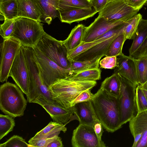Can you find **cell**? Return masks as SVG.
I'll list each match as a JSON object with an SVG mask.
<instances>
[{"mask_svg":"<svg viewBox=\"0 0 147 147\" xmlns=\"http://www.w3.org/2000/svg\"><path fill=\"white\" fill-rule=\"evenodd\" d=\"M91 101L96 116L107 131L113 133L121 127L118 97L100 88Z\"/></svg>","mask_w":147,"mask_h":147,"instance_id":"1","label":"cell"},{"mask_svg":"<svg viewBox=\"0 0 147 147\" xmlns=\"http://www.w3.org/2000/svg\"><path fill=\"white\" fill-rule=\"evenodd\" d=\"M28 71L29 82L27 101L34 103L38 100L54 102L51 98L48 88L42 78L40 68L32 47L22 46Z\"/></svg>","mask_w":147,"mask_h":147,"instance_id":"2","label":"cell"},{"mask_svg":"<svg viewBox=\"0 0 147 147\" xmlns=\"http://www.w3.org/2000/svg\"><path fill=\"white\" fill-rule=\"evenodd\" d=\"M97 84L96 81H76L67 77L58 79L49 88L51 97L56 103L67 108L80 93L92 89Z\"/></svg>","mask_w":147,"mask_h":147,"instance_id":"3","label":"cell"},{"mask_svg":"<svg viewBox=\"0 0 147 147\" xmlns=\"http://www.w3.org/2000/svg\"><path fill=\"white\" fill-rule=\"evenodd\" d=\"M23 92L16 84L7 82L0 87V109L5 114L14 118L24 115L27 100Z\"/></svg>","mask_w":147,"mask_h":147,"instance_id":"4","label":"cell"},{"mask_svg":"<svg viewBox=\"0 0 147 147\" xmlns=\"http://www.w3.org/2000/svg\"><path fill=\"white\" fill-rule=\"evenodd\" d=\"M45 32L43 24L36 20L26 18L15 19L14 31L10 38L24 46H36Z\"/></svg>","mask_w":147,"mask_h":147,"instance_id":"5","label":"cell"},{"mask_svg":"<svg viewBox=\"0 0 147 147\" xmlns=\"http://www.w3.org/2000/svg\"><path fill=\"white\" fill-rule=\"evenodd\" d=\"M117 74L120 82V90L118 99L121 123L122 126L129 122L137 114L136 87L119 74Z\"/></svg>","mask_w":147,"mask_h":147,"instance_id":"6","label":"cell"},{"mask_svg":"<svg viewBox=\"0 0 147 147\" xmlns=\"http://www.w3.org/2000/svg\"><path fill=\"white\" fill-rule=\"evenodd\" d=\"M46 56L61 67L67 69L70 64L68 51L63 41L59 40L45 32L36 46Z\"/></svg>","mask_w":147,"mask_h":147,"instance_id":"7","label":"cell"},{"mask_svg":"<svg viewBox=\"0 0 147 147\" xmlns=\"http://www.w3.org/2000/svg\"><path fill=\"white\" fill-rule=\"evenodd\" d=\"M32 48L38 62L42 78L48 88L57 79L69 76L67 69L61 67L47 57L36 46Z\"/></svg>","mask_w":147,"mask_h":147,"instance_id":"8","label":"cell"},{"mask_svg":"<svg viewBox=\"0 0 147 147\" xmlns=\"http://www.w3.org/2000/svg\"><path fill=\"white\" fill-rule=\"evenodd\" d=\"M138 11L128 5L125 0H115L107 3L98 12V15L109 20L126 22Z\"/></svg>","mask_w":147,"mask_h":147,"instance_id":"9","label":"cell"},{"mask_svg":"<svg viewBox=\"0 0 147 147\" xmlns=\"http://www.w3.org/2000/svg\"><path fill=\"white\" fill-rule=\"evenodd\" d=\"M22 45L20 42L10 38L4 39L1 44L0 81L1 82L7 80L11 67Z\"/></svg>","mask_w":147,"mask_h":147,"instance_id":"10","label":"cell"},{"mask_svg":"<svg viewBox=\"0 0 147 147\" xmlns=\"http://www.w3.org/2000/svg\"><path fill=\"white\" fill-rule=\"evenodd\" d=\"M11 77L17 86L26 96L29 82L28 71L22 45L18 51L10 69Z\"/></svg>","mask_w":147,"mask_h":147,"instance_id":"11","label":"cell"},{"mask_svg":"<svg viewBox=\"0 0 147 147\" xmlns=\"http://www.w3.org/2000/svg\"><path fill=\"white\" fill-rule=\"evenodd\" d=\"M134 140L132 147H147V110L140 112L129 121Z\"/></svg>","mask_w":147,"mask_h":147,"instance_id":"12","label":"cell"},{"mask_svg":"<svg viewBox=\"0 0 147 147\" xmlns=\"http://www.w3.org/2000/svg\"><path fill=\"white\" fill-rule=\"evenodd\" d=\"M71 143L73 147H102L93 127L86 125L79 124L74 130Z\"/></svg>","mask_w":147,"mask_h":147,"instance_id":"13","label":"cell"},{"mask_svg":"<svg viewBox=\"0 0 147 147\" xmlns=\"http://www.w3.org/2000/svg\"><path fill=\"white\" fill-rule=\"evenodd\" d=\"M126 22L109 20L98 15L88 26H86L82 42H93L110 29Z\"/></svg>","mask_w":147,"mask_h":147,"instance_id":"14","label":"cell"},{"mask_svg":"<svg viewBox=\"0 0 147 147\" xmlns=\"http://www.w3.org/2000/svg\"><path fill=\"white\" fill-rule=\"evenodd\" d=\"M117 61L118 65L114 73L119 74L136 87L139 84L136 59L123 54L117 57Z\"/></svg>","mask_w":147,"mask_h":147,"instance_id":"15","label":"cell"},{"mask_svg":"<svg viewBox=\"0 0 147 147\" xmlns=\"http://www.w3.org/2000/svg\"><path fill=\"white\" fill-rule=\"evenodd\" d=\"M34 103L40 105L44 109L54 122L66 125L74 120L72 107L67 108L55 102H49L38 100Z\"/></svg>","mask_w":147,"mask_h":147,"instance_id":"16","label":"cell"},{"mask_svg":"<svg viewBox=\"0 0 147 147\" xmlns=\"http://www.w3.org/2000/svg\"><path fill=\"white\" fill-rule=\"evenodd\" d=\"M18 17L31 19L40 22L43 13L38 0H16Z\"/></svg>","mask_w":147,"mask_h":147,"instance_id":"17","label":"cell"},{"mask_svg":"<svg viewBox=\"0 0 147 147\" xmlns=\"http://www.w3.org/2000/svg\"><path fill=\"white\" fill-rule=\"evenodd\" d=\"M120 34L95 45L75 57L72 60L89 61L97 58H102L105 56L110 44L114 39Z\"/></svg>","mask_w":147,"mask_h":147,"instance_id":"18","label":"cell"},{"mask_svg":"<svg viewBox=\"0 0 147 147\" xmlns=\"http://www.w3.org/2000/svg\"><path fill=\"white\" fill-rule=\"evenodd\" d=\"M98 12L94 8H77L59 12V18L62 22L71 24L85 20Z\"/></svg>","mask_w":147,"mask_h":147,"instance_id":"19","label":"cell"},{"mask_svg":"<svg viewBox=\"0 0 147 147\" xmlns=\"http://www.w3.org/2000/svg\"><path fill=\"white\" fill-rule=\"evenodd\" d=\"M91 101L78 103L72 107L74 119L78 120L79 124L93 126L94 112Z\"/></svg>","mask_w":147,"mask_h":147,"instance_id":"20","label":"cell"},{"mask_svg":"<svg viewBox=\"0 0 147 147\" xmlns=\"http://www.w3.org/2000/svg\"><path fill=\"white\" fill-rule=\"evenodd\" d=\"M59 12L77 8H92L90 0H50Z\"/></svg>","mask_w":147,"mask_h":147,"instance_id":"21","label":"cell"},{"mask_svg":"<svg viewBox=\"0 0 147 147\" xmlns=\"http://www.w3.org/2000/svg\"><path fill=\"white\" fill-rule=\"evenodd\" d=\"M85 28L86 26L82 24L75 26L67 38L63 41L68 51L75 48L81 43Z\"/></svg>","mask_w":147,"mask_h":147,"instance_id":"22","label":"cell"},{"mask_svg":"<svg viewBox=\"0 0 147 147\" xmlns=\"http://www.w3.org/2000/svg\"><path fill=\"white\" fill-rule=\"evenodd\" d=\"M65 125V124L51 121L47 126L37 133L30 139L36 140L59 136L61 131L64 133L66 132L67 129Z\"/></svg>","mask_w":147,"mask_h":147,"instance_id":"23","label":"cell"},{"mask_svg":"<svg viewBox=\"0 0 147 147\" xmlns=\"http://www.w3.org/2000/svg\"><path fill=\"white\" fill-rule=\"evenodd\" d=\"M147 37V20L142 19L135 33L131 46L129 49V55L132 56Z\"/></svg>","mask_w":147,"mask_h":147,"instance_id":"24","label":"cell"},{"mask_svg":"<svg viewBox=\"0 0 147 147\" xmlns=\"http://www.w3.org/2000/svg\"><path fill=\"white\" fill-rule=\"evenodd\" d=\"M101 58H97L89 61H70L69 66L67 69L69 75L89 69L98 68Z\"/></svg>","mask_w":147,"mask_h":147,"instance_id":"25","label":"cell"},{"mask_svg":"<svg viewBox=\"0 0 147 147\" xmlns=\"http://www.w3.org/2000/svg\"><path fill=\"white\" fill-rule=\"evenodd\" d=\"M100 88L111 95L118 97L120 90V82L117 74L114 73L106 78L102 83Z\"/></svg>","mask_w":147,"mask_h":147,"instance_id":"26","label":"cell"},{"mask_svg":"<svg viewBox=\"0 0 147 147\" xmlns=\"http://www.w3.org/2000/svg\"><path fill=\"white\" fill-rule=\"evenodd\" d=\"M101 73L99 68H94L71 74L67 77L76 81H96L101 79Z\"/></svg>","mask_w":147,"mask_h":147,"instance_id":"27","label":"cell"},{"mask_svg":"<svg viewBox=\"0 0 147 147\" xmlns=\"http://www.w3.org/2000/svg\"><path fill=\"white\" fill-rule=\"evenodd\" d=\"M0 15L5 18L15 20L18 17V5L16 0H10L0 3Z\"/></svg>","mask_w":147,"mask_h":147,"instance_id":"28","label":"cell"},{"mask_svg":"<svg viewBox=\"0 0 147 147\" xmlns=\"http://www.w3.org/2000/svg\"><path fill=\"white\" fill-rule=\"evenodd\" d=\"M126 40L123 32L112 41L106 51L105 56H117L123 55L122 48Z\"/></svg>","mask_w":147,"mask_h":147,"instance_id":"29","label":"cell"},{"mask_svg":"<svg viewBox=\"0 0 147 147\" xmlns=\"http://www.w3.org/2000/svg\"><path fill=\"white\" fill-rule=\"evenodd\" d=\"M43 13L44 22L48 24H51L52 20L59 17L58 11L54 7L50 0H38Z\"/></svg>","mask_w":147,"mask_h":147,"instance_id":"30","label":"cell"},{"mask_svg":"<svg viewBox=\"0 0 147 147\" xmlns=\"http://www.w3.org/2000/svg\"><path fill=\"white\" fill-rule=\"evenodd\" d=\"M142 18L141 14H137L126 23L123 29V32L126 40L132 39Z\"/></svg>","mask_w":147,"mask_h":147,"instance_id":"31","label":"cell"},{"mask_svg":"<svg viewBox=\"0 0 147 147\" xmlns=\"http://www.w3.org/2000/svg\"><path fill=\"white\" fill-rule=\"evenodd\" d=\"M15 125L13 117L8 115H0V140L13 131Z\"/></svg>","mask_w":147,"mask_h":147,"instance_id":"32","label":"cell"},{"mask_svg":"<svg viewBox=\"0 0 147 147\" xmlns=\"http://www.w3.org/2000/svg\"><path fill=\"white\" fill-rule=\"evenodd\" d=\"M106 39L104 38H101L92 42H82L78 47L68 51V59L70 61L72 60L75 57L92 46Z\"/></svg>","mask_w":147,"mask_h":147,"instance_id":"33","label":"cell"},{"mask_svg":"<svg viewBox=\"0 0 147 147\" xmlns=\"http://www.w3.org/2000/svg\"><path fill=\"white\" fill-rule=\"evenodd\" d=\"M139 84L147 81V56L136 59Z\"/></svg>","mask_w":147,"mask_h":147,"instance_id":"34","label":"cell"},{"mask_svg":"<svg viewBox=\"0 0 147 147\" xmlns=\"http://www.w3.org/2000/svg\"><path fill=\"white\" fill-rule=\"evenodd\" d=\"M136 101L137 113L147 110V99L140 84L136 88Z\"/></svg>","mask_w":147,"mask_h":147,"instance_id":"35","label":"cell"},{"mask_svg":"<svg viewBox=\"0 0 147 147\" xmlns=\"http://www.w3.org/2000/svg\"><path fill=\"white\" fill-rule=\"evenodd\" d=\"M0 147H32L28 144L22 137L13 136L7 141L0 144Z\"/></svg>","mask_w":147,"mask_h":147,"instance_id":"36","label":"cell"},{"mask_svg":"<svg viewBox=\"0 0 147 147\" xmlns=\"http://www.w3.org/2000/svg\"><path fill=\"white\" fill-rule=\"evenodd\" d=\"M15 20L5 18L4 23L0 25V34L4 39L11 37L14 30Z\"/></svg>","mask_w":147,"mask_h":147,"instance_id":"37","label":"cell"},{"mask_svg":"<svg viewBox=\"0 0 147 147\" xmlns=\"http://www.w3.org/2000/svg\"><path fill=\"white\" fill-rule=\"evenodd\" d=\"M100 67L104 69H113L118 65L117 56H106L100 61Z\"/></svg>","mask_w":147,"mask_h":147,"instance_id":"38","label":"cell"},{"mask_svg":"<svg viewBox=\"0 0 147 147\" xmlns=\"http://www.w3.org/2000/svg\"><path fill=\"white\" fill-rule=\"evenodd\" d=\"M91 89L86 90L80 93L71 103V107L77 103L91 100L93 98L94 94L91 92Z\"/></svg>","mask_w":147,"mask_h":147,"instance_id":"39","label":"cell"},{"mask_svg":"<svg viewBox=\"0 0 147 147\" xmlns=\"http://www.w3.org/2000/svg\"><path fill=\"white\" fill-rule=\"evenodd\" d=\"M93 119L94 123L93 127L98 141L102 147H106V146L101 139L102 136L104 131L103 127L100 122L96 116L94 112Z\"/></svg>","mask_w":147,"mask_h":147,"instance_id":"40","label":"cell"},{"mask_svg":"<svg viewBox=\"0 0 147 147\" xmlns=\"http://www.w3.org/2000/svg\"><path fill=\"white\" fill-rule=\"evenodd\" d=\"M58 136H55L51 138H44L32 140L30 139L28 144L32 147H47V146L51 142L57 138Z\"/></svg>","mask_w":147,"mask_h":147,"instance_id":"41","label":"cell"},{"mask_svg":"<svg viewBox=\"0 0 147 147\" xmlns=\"http://www.w3.org/2000/svg\"><path fill=\"white\" fill-rule=\"evenodd\" d=\"M147 56V37L137 51L131 56L136 59Z\"/></svg>","mask_w":147,"mask_h":147,"instance_id":"42","label":"cell"},{"mask_svg":"<svg viewBox=\"0 0 147 147\" xmlns=\"http://www.w3.org/2000/svg\"><path fill=\"white\" fill-rule=\"evenodd\" d=\"M129 6L134 9L139 11L147 3V0H125Z\"/></svg>","mask_w":147,"mask_h":147,"instance_id":"43","label":"cell"},{"mask_svg":"<svg viewBox=\"0 0 147 147\" xmlns=\"http://www.w3.org/2000/svg\"><path fill=\"white\" fill-rule=\"evenodd\" d=\"M110 0H90V2L93 8L98 12L104 8Z\"/></svg>","mask_w":147,"mask_h":147,"instance_id":"44","label":"cell"},{"mask_svg":"<svg viewBox=\"0 0 147 147\" xmlns=\"http://www.w3.org/2000/svg\"><path fill=\"white\" fill-rule=\"evenodd\" d=\"M63 146L61 138L58 136L50 143L47 147H63Z\"/></svg>","mask_w":147,"mask_h":147,"instance_id":"45","label":"cell"},{"mask_svg":"<svg viewBox=\"0 0 147 147\" xmlns=\"http://www.w3.org/2000/svg\"><path fill=\"white\" fill-rule=\"evenodd\" d=\"M140 86L142 88L147 90V81L143 84Z\"/></svg>","mask_w":147,"mask_h":147,"instance_id":"46","label":"cell"},{"mask_svg":"<svg viewBox=\"0 0 147 147\" xmlns=\"http://www.w3.org/2000/svg\"><path fill=\"white\" fill-rule=\"evenodd\" d=\"M143 92L147 99V90L142 88Z\"/></svg>","mask_w":147,"mask_h":147,"instance_id":"47","label":"cell"},{"mask_svg":"<svg viewBox=\"0 0 147 147\" xmlns=\"http://www.w3.org/2000/svg\"><path fill=\"white\" fill-rule=\"evenodd\" d=\"M10 0H0V3L3 2Z\"/></svg>","mask_w":147,"mask_h":147,"instance_id":"48","label":"cell"},{"mask_svg":"<svg viewBox=\"0 0 147 147\" xmlns=\"http://www.w3.org/2000/svg\"><path fill=\"white\" fill-rule=\"evenodd\" d=\"M114 0H110V2L111 1H114Z\"/></svg>","mask_w":147,"mask_h":147,"instance_id":"49","label":"cell"}]
</instances>
